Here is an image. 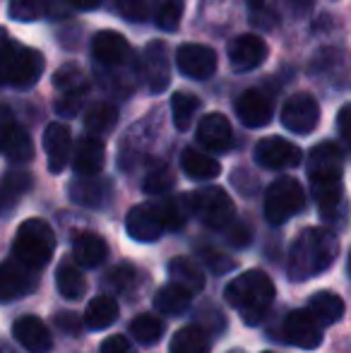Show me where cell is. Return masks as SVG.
<instances>
[{"label": "cell", "instance_id": "6da1fadb", "mask_svg": "<svg viewBox=\"0 0 351 353\" xmlns=\"http://www.w3.org/2000/svg\"><path fill=\"white\" fill-rule=\"evenodd\" d=\"M344 154L334 142H323L308 157V178L320 214L328 223L342 226L347 221V200L342 188Z\"/></svg>", "mask_w": 351, "mask_h": 353}, {"label": "cell", "instance_id": "7a4b0ae2", "mask_svg": "<svg viewBox=\"0 0 351 353\" xmlns=\"http://www.w3.org/2000/svg\"><path fill=\"white\" fill-rule=\"evenodd\" d=\"M337 236L328 228H305L294 241L289 252V276L294 281H308L323 274L337 260Z\"/></svg>", "mask_w": 351, "mask_h": 353}, {"label": "cell", "instance_id": "3957f363", "mask_svg": "<svg viewBox=\"0 0 351 353\" xmlns=\"http://www.w3.org/2000/svg\"><path fill=\"white\" fill-rule=\"evenodd\" d=\"M226 303L243 315L248 325H258L274 301V283L260 270L239 274L226 286Z\"/></svg>", "mask_w": 351, "mask_h": 353}, {"label": "cell", "instance_id": "277c9868", "mask_svg": "<svg viewBox=\"0 0 351 353\" xmlns=\"http://www.w3.org/2000/svg\"><path fill=\"white\" fill-rule=\"evenodd\" d=\"M56 250V233L43 219H27L17 228L12 241V257L29 270L39 272L46 267Z\"/></svg>", "mask_w": 351, "mask_h": 353}, {"label": "cell", "instance_id": "5b68a950", "mask_svg": "<svg viewBox=\"0 0 351 353\" xmlns=\"http://www.w3.org/2000/svg\"><path fill=\"white\" fill-rule=\"evenodd\" d=\"M185 205L188 212L195 214L205 226L217 228V231L219 228H229L234 223V202H231V197L221 188H200V190L185 195Z\"/></svg>", "mask_w": 351, "mask_h": 353}, {"label": "cell", "instance_id": "8992f818", "mask_svg": "<svg viewBox=\"0 0 351 353\" xmlns=\"http://www.w3.org/2000/svg\"><path fill=\"white\" fill-rule=\"evenodd\" d=\"M305 205L303 188L299 185L296 178H277L265 192V216L272 226L286 223L291 216H296Z\"/></svg>", "mask_w": 351, "mask_h": 353}, {"label": "cell", "instance_id": "52a82bcc", "mask_svg": "<svg viewBox=\"0 0 351 353\" xmlns=\"http://www.w3.org/2000/svg\"><path fill=\"white\" fill-rule=\"evenodd\" d=\"M281 125L296 135H308L320 121V106L310 94L299 92L281 106Z\"/></svg>", "mask_w": 351, "mask_h": 353}, {"label": "cell", "instance_id": "ba28073f", "mask_svg": "<svg viewBox=\"0 0 351 353\" xmlns=\"http://www.w3.org/2000/svg\"><path fill=\"white\" fill-rule=\"evenodd\" d=\"M281 334L291 346L313 351L323 344V325L308 310H294L284 317Z\"/></svg>", "mask_w": 351, "mask_h": 353}, {"label": "cell", "instance_id": "9c48e42d", "mask_svg": "<svg viewBox=\"0 0 351 353\" xmlns=\"http://www.w3.org/2000/svg\"><path fill=\"white\" fill-rule=\"evenodd\" d=\"M39 283V272L29 270L27 265L12 260H5L0 265V301L10 303L24 298L37 288Z\"/></svg>", "mask_w": 351, "mask_h": 353}, {"label": "cell", "instance_id": "30bf717a", "mask_svg": "<svg viewBox=\"0 0 351 353\" xmlns=\"http://www.w3.org/2000/svg\"><path fill=\"white\" fill-rule=\"evenodd\" d=\"M176 65L190 79H210L217 72V56L200 43H183L176 51Z\"/></svg>", "mask_w": 351, "mask_h": 353}, {"label": "cell", "instance_id": "8fae6325", "mask_svg": "<svg viewBox=\"0 0 351 353\" xmlns=\"http://www.w3.org/2000/svg\"><path fill=\"white\" fill-rule=\"evenodd\" d=\"M267 58V43L258 34H243L229 43V63L234 70L248 72L263 65Z\"/></svg>", "mask_w": 351, "mask_h": 353}, {"label": "cell", "instance_id": "7c38bea8", "mask_svg": "<svg viewBox=\"0 0 351 353\" xmlns=\"http://www.w3.org/2000/svg\"><path fill=\"white\" fill-rule=\"evenodd\" d=\"M255 161L265 168H291L301 161V149L284 137H265L255 147Z\"/></svg>", "mask_w": 351, "mask_h": 353}, {"label": "cell", "instance_id": "4fadbf2b", "mask_svg": "<svg viewBox=\"0 0 351 353\" xmlns=\"http://www.w3.org/2000/svg\"><path fill=\"white\" fill-rule=\"evenodd\" d=\"M126 231L132 241L140 243H154L157 238L164 233V223H161L159 214L150 205H137L128 212L126 216Z\"/></svg>", "mask_w": 351, "mask_h": 353}, {"label": "cell", "instance_id": "5bb4252c", "mask_svg": "<svg viewBox=\"0 0 351 353\" xmlns=\"http://www.w3.org/2000/svg\"><path fill=\"white\" fill-rule=\"evenodd\" d=\"M169 48L164 41H152L142 53V74L152 92H161L169 87Z\"/></svg>", "mask_w": 351, "mask_h": 353}, {"label": "cell", "instance_id": "9a60e30c", "mask_svg": "<svg viewBox=\"0 0 351 353\" xmlns=\"http://www.w3.org/2000/svg\"><path fill=\"white\" fill-rule=\"evenodd\" d=\"M197 142L205 149L212 152H229L231 144H234V130H231V123L226 121V116L221 113H210L200 121L195 130Z\"/></svg>", "mask_w": 351, "mask_h": 353}, {"label": "cell", "instance_id": "2e32d148", "mask_svg": "<svg viewBox=\"0 0 351 353\" xmlns=\"http://www.w3.org/2000/svg\"><path fill=\"white\" fill-rule=\"evenodd\" d=\"M43 149H46L48 171L61 173L72 157V137L63 123H51L43 132Z\"/></svg>", "mask_w": 351, "mask_h": 353}, {"label": "cell", "instance_id": "e0dca14e", "mask_svg": "<svg viewBox=\"0 0 351 353\" xmlns=\"http://www.w3.org/2000/svg\"><path fill=\"white\" fill-rule=\"evenodd\" d=\"M12 334L17 339V344L29 353H48L53 346V336L48 332V327L34 315L19 317L12 327Z\"/></svg>", "mask_w": 351, "mask_h": 353}, {"label": "cell", "instance_id": "ac0fdd59", "mask_svg": "<svg viewBox=\"0 0 351 353\" xmlns=\"http://www.w3.org/2000/svg\"><path fill=\"white\" fill-rule=\"evenodd\" d=\"M236 113H239L241 123L248 128H265L274 116V108L267 94L260 89H248L239 97L236 101Z\"/></svg>", "mask_w": 351, "mask_h": 353}, {"label": "cell", "instance_id": "d6986e66", "mask_svg": "<svg viewBox=\"0 0 351 353\" xmlns=\"http://www.w3.org/2000/svg\"><path fill=\"white\" fill-rule=\"evenodd\" d=\"M68 195L80 207H103L111 197V183L101 176H77L68 188Z\"/></svg>", "mask_w": 351, "mask_h": 353}, {"label": "cell", "instance_id": "ffe728a7", "mask_svg": "<svg viewBox=\"0 0 351 353\" xmlns=\"http://www.w3.org/2000/svg\"><path fill=\"white\" fill-rule=\"evenodd\" d=\"M92 53L101 65L118 68L130 58V43L118 32H99L92 39Z\"/></svg>", "mask_w": 351, "mask_h": 353}, {"label": "cell", "instance_id": "44dd1931", "mask_svg": "<svg viewBox=\"0 0 351 353\" xmlns=\"http://www.w3.org/2000/svg\"><path fill=\"white\" fill-rule=\"evenodd\" d=\"M0 152L8 161L27 163L34 159V144L27 130H22L14 123H3L0 125Z\"/></svg>", "mask_w": 351, "mask_h": 353}, {"label": "cell", "instance_id": "7402d4cb", "mask_svg": "<svg viewBox=\"0 0 351 353\" xmlns=\"http://www.w3.org/2000/svg\"><path fill=\"white\" fill-rule=\"evenodd\" d=\"M70 159L77 176H99L103 161H106V149H103V142L99 137L89 135L75 144V152H72Z\"/></svg>", "mask_w": 351, "mask_h": 353}, {"label": "cell", "instance_id": "603a6c76", "mask_svg": "<svg viewBox=\"0 0 351 353\" xmlns=\"http://www.w3.org/2000/svg\"><path fill=\"white\" fill-rule=\"evenodd\" d=\"M72 255H75L80 267L94 270V267H99L108 257V245L97 233H80L72 241Z\"/></svg>", "mask_w": 351, "mask_h": 353}, {"label": "cell", "instance_id": "cb8c5ba5", "mask_svg": "<svg viewBox=\"0 0 351 353\" xmlns=\"http://www.w3.org/2000/svg\"><path fill=\"white\" fill-rule=\"evenodd\" d=\"M305 310L320 322V325H334L342 320L344 315V301L332 291H320L308 298V307Z\"/></svg>", "mask_w": 351, "mask_h": 353}, {"label": "cell", "instance_id": "d4e9b609", "mask_svg": "<svg viewBox=\"0 0 351 353\" xmlns=\"http://www.w3.org/2000/svg\"><path fill=\"white\" fill-rule=\"evenodd\" d=\"M181 166L185 176H190L192 181H212L221 171L219 161L210 154L200 152V149H185L181 157Z\"/></svg>", "mask_w": 351, "mask_h": 353}, {"label": "cell", "instance_id": "484cf974", "mask_svg": "<svg viewBox=\"0 0 351 353\" xmlns=\"http://www.w3.org/2000/svg\"><path fill=\"white\" fill-rule=\"evenodd\" d=\"M169 274H171V283H178L181 288H185L188 293H200L205 288V274L202 270L188 257H176V260L169 262Z\"/></svg>", "mask_w": 351, "mask_h": 353}, {"label": "cell", "instance_id": "4316f807", "mask_svg": "<svg viewBox=\"0 0 351 353\" xmlns=\"http://www.w3.org/2000/svg\"><path fill=\"white\" fill-rule=\"evenodd\" d=\"M190 301H192V296L185 291V288H181L178 283H166V286H161L159 291H157L154 307H157V312H161V315L178 317L190 307Z\"/></svg>", "mask_w": 351, "mask_h": 353}, {"label": "cell", "instance_id": "83f0119b", "mask_svg": "<svg viewBox=\"0 0 351 353\" xmlns=\"http://www.w3.org/2000/svg\"><path fill=\"white\" fill-rule=\"evenodd\" d=\"M210 351H212L210 336H207L205 327L200 325H190L178 330L169 346V353H210Z\"/></svg>", "mask_w": 351, "mask_h": 353}, {"label": "cell", "instance_id": "f1b7e54d", "mask_svg": "<svg viewBox=\"0 0 351 353\" xmlns=\"http://www.w3.org/2000/svg\"><path fill=\"white\" fill-rule=\"evenodd\" d=\"M32 176L24 171H10L0 178V214L10 212L19 202V197L32 188Z\"/></svg>", "mask_w": 351, "mask_h": 353}, {"label": "cell", "instance_id": "f546056e", "mask_svg": "<svg viewBox=\"0 0 351 353\" xmlns=\"http://www.w3.org/2000/svg\"><path fill=\"white\" fill-rule=\"evenodd\" d=\"M56 286L66 301H80V298L87 293L85 274H82L80 267H75L72 262H61V265H58Z\"/></svg>", "mask_w": 351, "mask_h": 353}, {"label": "cell", "instance_id": "4dcf8cb0", "mask_svg": "<svg viewBox=\"0 0 351 353\" xmlns=\"http://www.w3.org/2000/svg\"><path fill=\"white\" fill-rule=\"evenodd\" d=\"M116 320H118V303L116 298L106 296V293L94 298L85 310V325L89 330H106Z\"/></svg>", "mask_w": 351, "mask_h": 353}, {"label": "cell", "instance_id": "1f68e13d", "mask_svg": "<svg viewBox=\"0 0 351 353\" xmlns=\"http://www.w3.org/2000/svg\"><path fill=\"white\" fill-rule=\"evenodd\" d=\"M118 123V111L116 106L106 101H97L87 108L85 113V128L92 132V137H99V135H106L116 128Z\"/></svg>", "mask_w": 351, "mask_h": 353}, {"label": "cell", "instance_id": "d6a6232c", "mask_svg": "<svg viewBox=\"0 0 351 353\" xmlns=\"http://www.w3.org/2000/svg\"><path fill=\"white\" fill-rule=\"evenodd\" d=\"M53 84H56V89L61 94H80V97H85L87 94L85 72H82V68L75 65V63H66V65L56 72Z\"/></svg>", "mask_w": 351, "mask_h": 353}, {"label": "cell", "instance_id": "836d02e7", "mask_svg": "<svg viewBox=\"0 0 351 353\" xmlns=\"http://www.w3.org/2000/svg\"><path fill=\"white\" fill-rule=\"evenodd\" d=\"M197 108H200V101L197 97L188 92H178L171 99V113H174V125L178 130H188L192 125V118H195Z\"/></svg>", "mask_w": 351, "mask_h": 353}, {"label": "cell", "instance_id": "e575fe53", "mask_svg": "<svg viewBox=\"0 0 351 353\" xmlns=\"http://www.w3.org/2000/svg\"><path fill=\"white\" fill-rule=\"evenodd\" d=\"M130 332L140 344L152 346L164 336V322L157 315H140L130 322Z\"/></svg>", "mask_w": 351, "mask_h": 353}, {"label": "cell", "instance_id": "d590c367", "mask_svg": "<svg viewBox=\"0 0 351 353\" xmlns=\"http://www.w3.org/2000/svg\"><path fill=\"white\" fill-rule=\"evenodd\" d=\"M22 43L12 41L8 37L5 29H0V84H10V77H12V70L17 65V58L22 53Z\"/></svg>", "mask_w": 351, "mask_h": 353}, {"label": "cell", "instance_id": "8d00e7d4", "mask_svg": "<svg viewBox=\"0 0 351 353\" xmlns=\"http://www.w3.org/2000/svg\"><path fill=\"white\" fill-rule=\"evenodd\" d=\"M152 207H154L157 214H159L161 223H164V231H166V228H171V231H178V228L183 226V221H185V212H188L185 197H183V202L166 200V197H161V200L152 202Z\"/></svg>", "mask_w": 351, "mask_h": 353}, {"label": "cell", "instance_id": "74e56055", "mask_svg": "<svg viewBox=\"0 0 351 353\" xmlns=\"http://www.w3.org/2000/svg\"><path fill=\"white\" fill-rule=\"evenodd\" d=\"M8 12L17 22H37L48 12V0H10Z\"/></svg>", "mask_w": 351, "mask_h": 353}, {"label": "cell", "instance_id": "f35d334b", "mask_svg": "<svg viewBox=\"0 0 351 353\" xmlns=\"http://www.w3.org/2000/svg\"><path fill=\"white\" fill-rule=\"evenodd\" d=\"M154 0H116V10L128 22H145L150 19Z\"/></svg>", "mask_w": 351, "mask_h": 353}, {"label": "cell", "instance_id": "ab89813d", "mask_svg": "<svg viewBox=\"0 0 351 353\" xmlns=\"http://www.w3.org/2000/svg\"><path fill=\"white\" fill-rule=\"evenodd\" d=\"M174 188V173L169 171L166 166H157L154 171L147 173L145 178V192H150V195H166V192Z\"/></svg>", "mask_w": 351, "mask_h": 353}, {"label": "cell", "instance_id": "60d3db41", "mask_svg": "<svg viewBox=\"0 0 351 353\" xmlns=\"http://www.w3.org/2000/svg\"><path fill=\"white\" fill-rule=\"evenodd\" d=\"M135 276L137 274L132 270V265H118L106 274V288L116 293H128L132 288V283H135Z\"/></svg>", "mask_w": 351, "mask_h": 353}, {"label": "cell", "instance_id": "b9f144b4", "mask_svg": "<svg viewBox=\"0 0 351 353\" xmlns=\"http://www.w3.org/2000/svg\"><path fill=\"white\" fill-rule=\"evenodd\" d=\"M181 17H183V8L174 0H166V3L159 5V10H157V27L164 29V32H174L178 29V24H181Z\"/></svg>", "mask_w": 351, "mask_h": 353}, {"label": "cell", "instance_id": "7bdbcfd3", "mask_svg": "<svg viewBox=\"0 0 351 353\" xmlns=\"http://www.w3.org/2000/svg\"><path fill=\"white\" fill-rule=\"evenodd\" d=\"M197 255H200L202 262H205L212 272H217V274H224V272L234 270V260H231V257L221 255V252H217V250H210V248L197 250Z\"/></svg>", "mask_w": 351, "mask_h": 353}, {"label": "cell", "instance_id": "ee69618b", "mask_svg": "<svg viewBox=\"0 0 351 353\" xmlns=\"http://www.w3.org/2000/svg\"><path fill=\"white\" fill-rule=\"evenodd\" d=\"M277 8H279L281 14H286V17H305V14L310 12V8H313V0H277Z\"/></svg>", "mask_w": 351, "mask_h": 353}, {"label": "cell", "instance_id": "f6af8a7d", "mask_svg": "<svg viewBox=\"0 0 351 353\" xmlns=\"http://www.w3.org/2000/svg\"><path fill=\"white\" fill-rule=\"evenodd\" d=\"M82 99L85 97H80V94H61L56 101V111L66 118H72L82 108Z\"/></svg>", "mask_w": 351, "mask_h": 353}, {"label": "cell", "instance_id": "bcb514c9", "mask_svg": "<svg viewBox=\"0 0 351 353\" xmlns=\"http://www.w3.org/2000/svg\"><path fill=\"white\" fill-rule=\"evenodd\" d=\"M53 322H56L58 330L66 332V334H70V336H77V334H80V330H82V322L77 320L72 312H58V315L53 317Z\"/></svg>", "mask_w": 351, "mask_h": 353}, {"label": "cell", "instance_id": "7dc6e473", "mask_svg": "<svg viewBox=\"0 0 351 353\" xmlns=\"http://www.w3.org/2000/svg\"><path fill=\"white\" fill-rule=\"evenodd\" d=\"M337 128H339V137L342 142L351 147V103H344L337 113Z\"/></svg>", "mask_w": 351, "mask_h": 353}, {"label": "cell", "instance_id": "c3c4849f", "mask_svg": "<svg viewBox=\"0 0 351 353\" xmlns=\"http://www.w3.org/2000/svg\"><path fill=\"white\" fill-rule=\"evenodd\" d=\"M99 353H132V349H130V341H128L126 336L113 334V336H108V339H103Z\"/></svg>", "mask_w": 351, "mask_h": 353}, {"label": "cell", "instance_id": "681fc988", "mask_svg": "<svg viewBox=\"0 0 351 353\" xmlns=\"http://www.w3.org/2000/svg\"><path fill=\"white\" fill-rule=\"evenodd\" d=\"M229 241L234 243V245H239V248L248 245V243H250V228L245 226V223H231Z\"/></svg>", "mask_w": 351, "mask_h": 353}, {"label": "cell", "instance_id": "f907efd6", "mask_svg": "<svg viewBox=\"0 0 351 353\" xmlns=\"http://www.w3.org/2000/svg\"><path fill=\"white\" fill-rule=\"evenodd\" d=\"M70 5L77 10H97L101 5V0H70Z\"/></svg>", "mask_w": 351, "mask_h": 353}, {"label": "cell", "instance_id": "816d5d0a", "mask_svg": "<svg viewBox=\"0 0 351 353\" xmlns=\"http://www.w3.org/2000/svg\"><path fill=\"white\" fill-rule=\"evenodd\" d=\"M248 3H250V5H255V8H258V5H263L265 0H248Z\"/></svg>", "mask_w": 351, "mask_h": 353}, {"label": "cell", "instance_id": "f5cc1de1", "mask_svg": "<svg viewBox=\"0 0 351 353\" xmlns=\"http://www.w3.org/2000/svg\"><path fill=\"white\" fill-rule=\"evenodd\" d=\"M349 272H351V255H349Z\"/></svg>", "mask_w": 351, "mask_h": 353}, {"label": "cell", "instance_id": "db71d44e", "mask_svg": "<svg viewBox=\"0 0 351 353\" xmlns=\"http://www.w3.org/2000/svg\"><path fill=\"white\" fill-rule=\"evenodd\" d=\"M229 353H241V351H229Z\"/></svg>", "mask_w": 351, "mask_h": 353}]
</instances>
